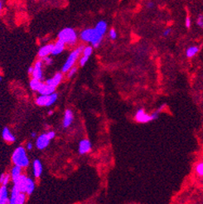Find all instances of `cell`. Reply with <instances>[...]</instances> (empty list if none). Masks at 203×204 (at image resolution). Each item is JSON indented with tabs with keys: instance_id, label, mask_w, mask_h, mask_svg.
Masks as SVG:
<instances>
[{
	"instance_id": "6da1fadb",
	"label": "cell",
	"mask_w": 203,
	"mask_h": 204,
	"mask_svg": "<svg viewBox=\"0 0 203 204\" xmlns=\"http://www.w3.org/2000/svg\"><path fill=\"white\" fill-rule=\"evenodd\" d=\"M12 162L13 163L14 165L19 166L22 168L28 167L30 164V161L24 147L19 146L13 151L12 154Z\"/></svg>"
},
{
	"instance_id": "7a4b0ae2",
	"label": "cell",
	"mask_w": 203,
	"mask_h": 204,
	"mask_svg": "<svg viewBox=\"0 0 203 204\" xmlns=\"http://www.w3.org/2000/svg\"><path fill=\"white\" fill-rule=\"evenodd\" d=\"M107 30V23L105 21L101 20L96 23L94 28V35L90 44L93 48H98L103 40V37Z\"/></svg>"
},
{
	"instance_id": "3957f363",
	"label": "cell",
	"mask_w": 203,
	"mask_h": 204,
	"mask_svg": "<svg viewBox=\"0 0 203 204\" xmlns=\"http://www.w3.org/2000/svg\"><path fill=\"white\" fill-rule=\"evenodd\" d=\"M77 33L71 28H65L60 31L58 34V39L62 41L66 45L74 46L77 42Z\"/></svg>"
},
{
	"instance_id": "277c9868",
	"label": "cell",
	"mask_w": 203,
	"mask_h": 204,
	"mask_svg": "<svg viewBox=\"0 0 203 204\" xmlns=\"http://www.w3.org/2000/svg\"><path fill=\"white\" fill-rule=\"evenodd\" d=\"M84 46H79L77 48H75V50H73L71 54L69 55V56L67 57V61L65 62L63 67H62V69H61V71L63 73H67L68 71L71 68V67H74V65L76 62V61L79 58V56H81V54L82 53L84 49Z\"/></svg>"
},
{
	"instance_id": "5b68a950",
	"label": "cell",
	"mask_w": 203,
	"mask_h": 204,
	"mask_svg": "<svg viewBox=\"0 0 203 204\" xmlns=\"http://www.w3.org/2000/svg\"><path fill=\"white\" fill-rule=\"evenodd\" d=\"M58 95L56 92L52 93L51 95H40L38 97H36V104L39 106L48 107L52 106L57 101Z\"/></svg>"
},
{
	"instance_id": "8992f818",
	"label": "cell",
	"mask_w": 203,
	"mask_h": 204,
	"mask_svg": "<svg viewBox=\"0 0 203 204\" xmlns=\"http://www.w3.org/2000/svg\"><path fill=\"white\" fill-rule=\"evenodd\" d=\"M26 193H21L15 186H13L8 204H24L26 202Z\"/></svg>"
},
{
	"instance_id": "52a82bcc",
	"label": "cell",
	"mask_w": 203,
	"mask_h": 204,
	"mask_svg": "<svg viewBox=\"0 0 203 204\" xmlns=\"http://www.w3.org/2000/svg\"><path fill=\"white\" fill-rule=\"evenodd\" d=\"M134 120L139 124H147L153 121L151 114H147L144 108H140L137 110L134 115Z\"/></svg>"
},
{
	"instance_id": "ba28073f",
	"label": "cell",
	"mask_w": 203,
	"mask_h": 204,
	"mask_svg": "<svg viewBox=\"0 0 203 204\" xmlns=\"http://www.w3.org/2000/svg\"><path fill=\"white\" fill-rule=\"evenodd\" d=\"M28 178V177H27L26 175H24V174H22V175H20L17 179L12 180L13 183V186L17 187L21 193H25L26 184H27Z\"/></svg>"
},
{
	"instance_id": "9c48e42d",
	"label": "cell",
	"mask_w": 203,
	"mask_h": 204,
	"mask_svg": "<svg viewBox=\"0 0 203 204\" xmlns=\"http://www.w3.org/2000/svg\"><path fill=\"white\" fill-rule=\"evenodd\" d=\"M51 140L48 138V134H42L36 138V147L39 150H43L47 148L49 144H50Z\"/></svg>"
},
{
	"instance_id": "30bf717a",
	"label": "cell",
	"mask_w": 203,
	"mask_h": 204,
	"mask_svg": "<svg viewBox=\"0 0 203 204\" xmlns=\"http://www.w3.org/2000/svg\"><path fill=\"white\" fill-rule=\"evenodd\" d=\"M42 60H39L35 62L33 66V71L32 73V76L33 79H36L39 81H42L43 79V74H42Z\"/></svg>"
},
{
	"instance_id": "8fae6325",
	"label": "cell",
	"mask_w": 203,
	"mask_h": 204,
	"mask_svg": "<svg viewBox=\"0 0 203 204\" xmlns=\"http://www.w3.org/2000/svg\"><path fill=\"white\" fill-rule=\"evenodd\" d=\"M79 153L81 154H86L89 153L91 149V143L89 140L84 139L79 143Z\"/></svg>"
},
{
	"instance_id": "7c38bea8",
	"label": "cell",
	"mask_w": 203,
	"mask_h": 204,
	"mask_svg": "<svg viewBox=\"0 0 203 204\" xmlns=\"http://www.w3.org/2000/svg\"><path fill=\"white\" fill-rule=\"evenodd\" d=\"M42 172H43V167L42 162L39 160H35L33 162V173L34 177L38 179L42 175Z\"/></svg>"
},
{
	"instance_id": "4fadbf2b",
	"label": "cell",
	"mask_w": 203,
	"mask_h": 204,
	"mask_svg": "<svg viewBox=\"0 0 203 204\" xmlns=\"http://www.w3.org/2000/svg\"><path fill=\"white\" fill-rule=\"evenodd\" d=\"M53 47H54V44H52V43H49V44H46L44 46H42L38 51L39 57L43 58V57L48 56L50 54H52Z\"/></svg>"
},
{
	"instance_id": "5bb4252c",
	"label": "cell",
	"mask_w": 203,
	"mask_h": 204,
	"mask_svg": "<svg viewBox=\"0 0 203 204\" xmlns=\"http://www.w3.org/2000/svg\"><path fill=\"white\" fill-rule=\"evenodd\" d=\"M62 79H63V74L61 72H57L53 75L52 78L48 79L45 83H47L48 85H50V86H52V87H56L61 83Z\"/></svg>"
},
{
	"instance_id": "9a60e30c",
	"label": "cell",
	"mask_w": 203,
	"mask_h": 204,
	"mask_svg": "<svg viewBox=\"0 0 203 204\" xmlns=\"http://www.w3.org/2000/svg\"><path fill=\"white\" fill-rule=\"evenodd\" d=\"M94 35V28H86L81 32L80 34L81 39L85 42H91Z\"/></svg>"
},
{
	"instance_id": "2e32d148",
	"label": "cell",
	"mask_w": 203,
	"mask_h": 204,
	"mask_svg": "<svg viewBox=\"0 0 203 204\" xmlns=\"http://www.w3.org/2000/svg\"><path fill=\"white\" fill-rule=\"evenodd\" d=\"M73 120H74V115H73L72 111L71 110H66L64 114V118H63V122H62V125L64 128H68L71 126Z\"/></svg>"
},
{
	"instance_id": "e0dca14e",
	"label": "cell",
	"mask_w": 203,
	"mask_h": 204,
	"mask_svg": "<svg viewBox=\"0 0 203 204\" xmlns=\"http://www.w3.org/2000/svg\"><path fill=\"white\" fill-rule=\"evenodd\" d=\"M9 200V190L7 186L2 185L0 187V204H8Z\"/></svg>"
},
{
	"instance_id": "ac0fdd59",
	"label": "cell",
	"mask_w": 203,
	"mask_h": 204,
	"mask_svg": "<svg viewBox=\"0 0 203 204\" xmlns=\"http://www.w3.org/2000/svg\"><path fill=\"white\" fill-rule=\"evenodd\" d=\"M55 90H56V87L48 85L47 83H42V87H40L37 92L40 95H51L55 92Z\"/></svg>"
},
{
	"instance_id": "d6986e66",
	"label": "cell",
	"mask_w": 203,
	"mask_h": 204,
	"mask_svg": "<svg viewBox=\"0 0 203 204\" xmlns=\"http://www.w3.org/2000/svg\"><path fill=\"white\" fill-rule=\"evenodd\" d=\"M65 47H66V44H65L64 42L58 39L55 42V44H54L52 55H53V56H57L59 54H61V52L64 51Z\"/></svg>"
},
{
	"instance_id": "ffe728a7",
	"label": "cell",
	"mask_w": 203,
	"mask_h": 204,
	"mask_svg": "<svg viewBox=\"0 0 203 204\" xmlns=\"http://www.w3.org/2000/svg\"><path fill=\"white\" fill-rule=\"evenodd\" d=\"M2 136H3V139L5 140L6 142L13 143L16 141V138L13 134H12L8 127L3 128V131H2Z\"/></svg>"
},
{
	"instance_id": "44dd1931",
	"label": "cell",
	"mask_w": 203,
	"mask_h": 204,
	"mask_svg": "<svg viewBox=\"0 0 203 204\" xmlns=\"http://www.w3.org/2000/svg\"><path fill=\"white\" fill-rule=\"evenodd\" d=\"M34 189H35V182L31 178H28L25 193L27 195H31L34 192Z\"/></svg>"
},
{
	"instance_id": "7402d4cb",
	"label": "cell",
	"mask_w": 203,
	"mask_h": 204,
	"mask_svg": "<svg viewBox=\"0 0 203 204\" xmlns=\"http://www.w3.org/2000/svg\"><path fill=\"white\" fill-rule=\"evenodd\" d=\"M199 47L197 46H191L187 48L186 51V56L187 58H192L194 56H196L199 52Z\"/></svg>"
},
{
	"instance_id": "603a6c76",
	"label": "cell",
	"mask_w": 203,
	"mask_h": 204,
	"mask_svg": "<svg viewBox=\"0 0 203 204\" xmlns=\"http://www.w3.org/2000/svg\"><path fill=\"white\" fill-rule=\"evenodd\" d=\"M20 175H22V168L19 166H17V165H13V167L11 168V172H10L12 180L17 179Z\"/></svg>"
},
{
	"instance_id": "cb8c5ba5",
	"label": "cell",
	"mask_w": 203,
	"mask_h": 204,
	"mask_svg": "<svg viewBox=\"0 0 203 204\" xmlns=\"http://www.w3.org/2000/svg\"><path fill=\"white\" fill-rule=\"evenodd\" d=\"M43 82H42L39 80H36V79H32L30 81V87L31 89L34 90V91H38V90L40 89V87H42V85Z\"/></svg>"
},
{
	"instance_id": "d4e9b609",
	"label": "cell",
	"mask_w": 203,
	"mask_h": 204,
	"mask_svg": "<svg viewBox=\"0 0 203 204\" xmlns=\"http://www.w3.org/2000/svg\"><path fill=\"white\" fill-rule=\"evenodd\" d=\"M196 173L199 177H203V161H201L197 164L195 168Z\"/></svg>"
},
{
	"instance_id": "484cf974",
	"label": "cell",
	"mask_w": 203,
	"mask_h": 204,
	"mask_svg": "<svg viewBox=\"0 0 203 204\" xmlns=\"http://www.w3.org/2000/svg\"><path fill=\"white\" fill-rule=\"evenodd\" d=\"M92 52H93V47L87 46V47H85V48H84L83 52H82V55L90 57V56H91Z\"/></svg>"
},
{
	"instance_id": "4316f807",
	"label": "cell",
	"mask_w": 203,
	"mask_h": 204,
	"mask_svg": "<svg viewBox=\"0 0 203 204\" xmlns=\"http://www.w3.org/2000/svg\"><path fill=\"white\" fill-rule=\"evenodd\" d=\"M76 72H77V67L74 66V67H71V68L68 71V72H67V75H68V77H69V78H71V77L74 76V75H75Z\"/></svg>"
},
{
	"instance_id": "83f0119b",
	"label": "cell",
	"mask_w": 203,
	"mask_h": 204,
	"mask_svg": "<svg viewBox=\"0 0 203 204\" xmlns=\"http://www.w3.org/2000/svg\"><path fill=\"white\" fill-rule=\"evenodd\" d=\"M10 179H11V176H10V174H9V173L5 174V173H4V177H3V182H2V183H1V184L3 185V186H7V185H8V183H9V181H10Z\"/></svg>"
},
{
	"instance_id": "f1b7e54d",
	"label": "cell",
	"mask_w": 203,
	"mask_h": 204,
	"mask_svg": "<svg viewBox=\"0 0 203 204\" xmlns=\"http://www.w3.org/2000/svg\"><path fill=\"white\" fill-rule=\"evenodd\" d=\"M89 58L90 57H88V56H83V55H82V56L80 58V61H79V64H80V66H81V67H84V66L86 65V63L88 62Z\"/></svg>"
},
{
	"instance_id": "f546056e",
	"label": "cell",
	"mask_w": 203,
	"mask_h": 204,
	"mask_svg": "<svg viewBox=\"0 0 203 204\" xmlns=\"http://www.w3.org/2000/svg\"><path fill=\"white\" fill-rule=\"evenodd\" d=\"M109 37H110V39H112V40L116 39L117 33H116V31H115V29H114V28L110 29L109 32Z\"/></svg>"
},
{
	"instance_id": "4dcf8cb0",
	"label": "cell",
	"mask_w": 203,
	"mask_h": 204,
	"mask_svg": "<svg viewBox=\"0 0 203 204\" xmlns=\"http://www.w3.org/2000/svg\"><path fill=\"white\" fill-rule=\"evenodd\" d=\"M42 61L45 65H48V66H50V65L52 64V59L49 56L43 57V58L42 59Z\"/></svg>"
},
{
	"instance_id": "1f68e13d",
	"label": "cell",
	"mask_w": 203,
	"mask_h": 204,
	"mask_svg": "<svg viewBox=\"0 0 203 204\" xmlns=\"http://www.w3.org/2000/svg\"><path fill=\"white\" fill-rule=\"evenodd\" d=\"M197 25L199 26L201 28H203V15L202 14L198 15L197 19Z\"/></svg>"
},
{
	"instance_id": "d6a6232c",
	"label": "cell",
	"mask_w": 203,
	"mask_h": 204,
	"mask_svg": "<svg viewBox=\"0 0 203 204\" xmlns=\"http://www.w3.org/2000/svg\"><path fill=\"white\" fill-rule=\"evenodd\" d=\"M191 25H192V21H191V17H186V20H185V26H186V28H191Z\"/></svg>"
},
{
	"instance_id": "836d02e7",
	"label": "cell",
	"mask_w": 203,
	"mask_h": 204,
	"mask_svg": "<svg viewBox=\"0 0 203 204\" xmlns=\"http://www.w3.org/2000/svg\"><path fill=\"white\" fill-rule=\"evenodd\" d=\"M171 33H172V29H171V28H166L164 31L163 32V37L169 36L170 34H171Z\"/></svg>"
},
{
	"instance_id": "e575fe53",
	"label": "cell",
	"mask_w": 203,
	"mask_h": 204,
	"mask_svg": "<svg viewBox=\"0 0 203 204\" xmlns=\"http://www.w3.org/2000/svg\"><path fill=\"white\" fill-rule=\"evenodd\" d=\"M47 134H48V138H49L51 140H52V139H54L55 136H56V133H55L54 131H49V132H48Z\"/></svg>"
},
{
	"instance_id": "d590c367",
	"label": "cell",
	"mask_w": 203,
	"mask_h": 204,
	"mask_svg": "<svg viewBox=\"0 0 203 204\" xmlns=\"http://www.w3.org/2000/svg\"><path fill=\"white\" fill-rule=\"evenodd\" d=\"M146 6H147V9H153V8H154V6H155V3H153V1H149V2H147Z\"/></svg>"
},
{
	"instance_id": "8d00e7d4",
	"label": "cell",
	"mask_w": 203,
	"mask_h": 204,
	"mask_svg": "<svg viewBox=\"0 0 203 204\" xmlns=\"http://www.w3.org/2000/svg\"><path fill=\"white\" fill-rule=\"evenodd\" d=\"M33 148V144L32 143L29 142L27 144V149H28V150H32Z\"/></svg>"
},
{
	"instance_id": "74e56055",
	"label": "cell",
	"mask_w": 203,
	"mask_h": 204,
	"mask_svg": "<svg viewBox=\"0 0 203 204\" xmlns=\"http://www.w3.org/2000/svg\"><path fill=\"white\" fill-rule=\"evenodd\" d=\"M33 67H29V68H28V72L29 73V74H31V75H32V73H33Z\"/></svg>"
},
{
	"instance_id": "f35d334b",
	"label": "cell",
	"mask_w": 203,
	"mask_h": 204,
	"mask_svg": "<svg viewBox=\"0 0 203 204\" xmlns=\"http://www.w3.org/2000/svg\"><path fill=\"white\" fill-rule=\"evenodd\" d=\"M3 177H4V173H2V174L0 175V183H2V182H3Z\"/></svg>"
},
{
	"instance_id": "ab89813d",
	"label": "cell",
	"mask_w": 203,
	"mask_h": 204,
	"mask_svg": "<svg viewBox=\"0 0 203 204\" xmlns=\"http://www.w3.org/2000/svg\"><path fill=\"white\" fill-rule=\"evenodd\" d=\"M31 136H32V137H33V138L36 137V133H35V132H33V133L31 134Z\"/></svg>"
},
{
	"instance_id": "60d3db41",
	"label": "cell",
	"mask_w": 203,
	"mask_h": 204,
	"mask_svg": "<svg viewBox=\"0 0 203 204\" xmlns=\"http://www.w3.org/2000/svg\"><path fill=\"white\" fill-rule=\"evenodd\" d=\"M2 8H3V3H2V1L0 0V12L2 10Z\"/></svg>"
},
{
	"instance_id": "b9f144b4",
	"label": "cell",
	"mask_w": 203,
	"mask_h": 204,
	"mask_svg": "<svg viewBox=\"0 0 203 204\" xmlns=\"http://www.w3.org/2000/svg\"><path fill=\"white\" fill-rule=\"evenodd\" d=\"M52 114H53L52 110H50V111L48 112V115H52Z\"/></svg>"
},
{
	"instance_id": "7bdbcfd3",
	"label": "cell",
	"mask_w": 203,
	"mask_h": 204,
	"mask_svg": "<svg viewBox=\"0 0 203 204\" xmlns=\"http://www.w3.org/2000/svg\"><path fill=\"white\" fill-rule=\"evenodd\" d=\"M2 79H3V78H2V76H1V75H0V81H2Z\"/></svg>"
}]
</instances>
